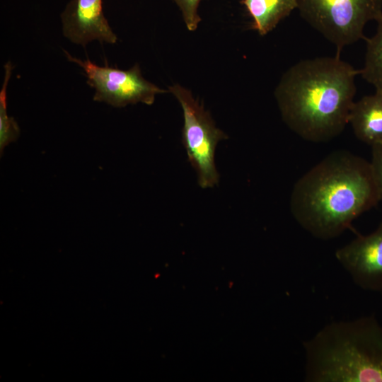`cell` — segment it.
<instances>
[{
    "mask_svg": "<svg viewBox=\"0 0 382 382\" xmlns=\"http://www.w3.org/2000/svg\"><path fill=\"white\" fill-rule=\"evenodd\" d=\"M180 8L184 22L190 31L197 28L201 18L198 13V7L202 0H171Z\"/></svg>",
    "mask_w": 382,
    "mask_h": 382,
    "instance_id": "obj_13",
    "label": "cell"
},
{
    "mask_svg": "<svg viewBox=\"0 0 382 382\" xmlns=\"http://www.w3.org/2000/svg\"><path fill=\"white\" fill-rule=\"evenodd\" d=\"M64 53L70 62L83 69L87 83L96 91L95 101L105 102L116 108L137 103L152 105L156 95L167 92L146 81L142 76L138 64L129 69L121 70L108 66H98L88 59L82 61L66 51Z\"/></svg>",
    "mask_w": 382,
    "mask_h": 382,
    "instance_id": "obj_6",
    "label": "cell"
},
{
    "mask_svg": "<svg viewBox=\"0 0 382 382\" xmlns=\"http://www.w3.org/2000/svg\"><path fill=\"white\" fill-rule=\"evenodd\" d=\"M370 163L378 188L380 202H382V142L371 146Z\"/></svg>",
    "mask_w": 382,
    "mask_h": 382,
    "instance_id": "obj_14",
    "label": "cell"
},
{
    "mask_svg": "<svg viewBox=\"0 0 382 382\" xmlns=\"http://www.w3.org/2000/svg\"><path fill=\"white\" fill-rule=\"evenodd\" d=\"M64 35L75 44L86 46L93 40L114 44L117 35L103 10V0H71L61 14Z\"/></svg>",
    "mask_w": 382,
    "mask_h": 382,
    "instance_id": "obj_8",
    "label": "cell"
},
{
    "mask_svg": "<svg viewBox=\"0 0 382 382\" xmlns=\"http://www.w3.org/2000/svg\"><path fill=\"white\" fill-rule=\"evenodd\" d=\"M297 9L339 55L345 46L366 39L364 27L381 16L382 0H297Z\"/></svg>",
    "mask_w": 382,
    "mask_h": 382,
    "instance_id": "obj_4",
    "label": "cell"
},
{
    "mask_svg": "<svg viewBox=\"0 0 382 382\" xmlns=\"http://www.w3.org/2000/svg\"><path fill=\"white\" fill-rule=\"evenodd\" d=\"M358 139L371 146L382 142V92L354 101L349 116Z\"/></svg>",
    "mask_w": 382,
    "mask_h": 382,
    "instance_id": "obj_9",
    "label": "cell"
},
{
    "mask_svg": "<svg viewBox=\"0 0 382 382\" xmlns=\"http://www.w3.org/2000/svg\"><path fill=\"white\" fill-rule=\"evenodd\" d=\"M303 347L306 382H382V325L374 316L330 323Z\"/></svg>",
    "mask_w": 382,
    "mask_h": 382,
    "instance_id": "obj_3",
    "label": "cell"
},
{
    "mask_svg": "<svg viewBox=\"0 0 382 382\" xmlns=\"http://www.w3.org/2000/svg\"><path fill=\"white\" fill-rule=\"evenodd\" d=\"M379 202L370 162L349 151H337L296 181L290 208L304 230L316 238L330 240Z\"/></svg>",
    "mask_w": 382,
    "mask_h": 382,
    "instance_id": "obj_1",
    "label": "cell"
},
{
    "mask_svg": "<svg viewBox=\"0 0 382 382\" xmlns=\"http://www.w3.org/2000/svg\"><path fill=\"white\" fill-rule=\"evenodd\" d=\"M375 34L366 37V47L364 67L360 70L361 76L374 86L376 91L382 92V14L376 20Z\"/></svg>",
    "mask_w": 382,
    "mask_h": 382,
    "instance_id": "obj_11",
    "label": "cell"
},
{
    "mask_svg": "<svg viewBox=\"0 0 382 382\" xmlns=\"http://www.w3.org/2000/svg\"><path fill=\"white\" fill-rule=\"evenodd\" d=\"M13 65L8 62L4 65V79L0 91V151L1 156L4 148L16 141L20 134V129L14 118L9 117L6 110L7 87L11 76Z\"/></svg>",
    "mask_w": 382,
    "mask_h": 382,
    "instance_id": "obj_12",
    "label": "cell"
},
{
    "mask_svg": "<svg viewBox=\"0 0 382 382\" xmlns=\"http://www.w3.org/2000/svg\"><path fill=\"white\" fill-rule=\"evenodd\" d=\"M335 258L360 289L382 290V222L371 233L360 235L338 248Z\"/></svg>",
    "mask_w": 382,
    "mask_h": 382,
    "instance_id": "obj_7",
    "label": "cell"
},
{
    "mask_svg": "<svg viewBox=\"0 0 382 382\" xmlns=\"http://www.w3.org/2000/svg\"><path fill=\"white\" fill-rule=\"evenodd\" d=\"M381 294H382V290H381Z\"/></svg>",
    "mask_w": 382,
    "mask_h": 382,
    "instance_id": "obj_15",
    "label": "cell"
},
{
    "mask_svg": "<svg viewBox=\"0 0 382 382\" xmlns=\"http://www.w3.org/2000/svg\"><path fill=\"white\" fill-rule=\"evenodd\" d=\"M252 18L251 28L265 35L297 8V0H241Z\"/></svg>",
    "mask_w": 382,
    "mask_h": 382,
    "instance_id": "obj_10",
    "label": "cell"
},
{
    "mask_svg": "<svg viewBox=\"0 0 382 382\" xmlns=\"http://www.w3.org/2000/svg\"><path fill=\"white\" fill-rule=\"evenodd\" d=\"M168 92L175 97L183 110L182 141L197 173L199 185L202 188L213 187L219 180L214 161L216 147L227 136L216 127L209 112L190 90L175 84L169 87Z\"/></svg>",
    "mask_w": 382,
    "mask_h": 382,
    "instance_id": "obj_5",
    "label": "cell"
},
{
    "mask_svg": "<svg viewBox=\"0 0 382 382\" xmlns=\"http://www.w3.org/2000/svg\"><path fill=\"white\" fill-rule=\"evenodd\" d=\"M360 70L335 57L304 59L282 76L275 97L286 125L305 140L328 141L349 123Z\"/></svg>",
    "mask_w": 382,
    "mask_h": 382,
    "instance_id": "obj_2",
    "label": "cell"
}]
</instances>
